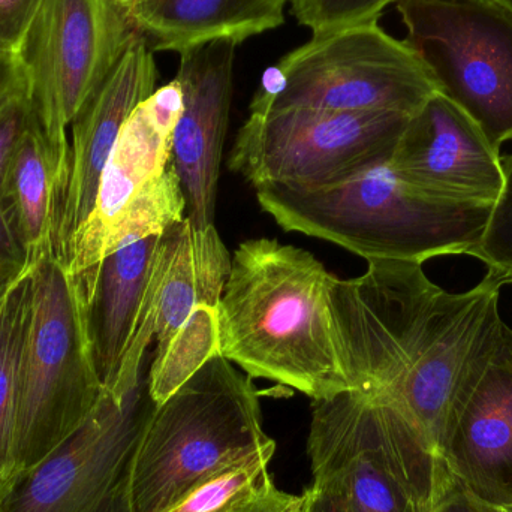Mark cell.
<instances>
[{
    "instance_id": "1",
    "label": "cell",
    "mask_w": 512,
    "mask_h": 512,
    "mask_svg": "<svg viewBox=\"0 0 512 512\" xmlns=\"http://www.w3.org/2000/svg\"><path fill=\"white\" fill-rule=\"evenodd\" d=\"M501 288L486 274L454 294L420 262L390 259L367 261L352 279L334 276L331 312L352 391L396 406L438 456L463 382L512 333L499 313Z\"/></svg>"
},
{
    "instance_id": "2",
    "label": "cell",
    "mask_w": 512,
    "mask_h": 512,
    "mask_svg": "<svg viewBox=\"0 0 512 512\" xmlns=\"http://www.w3.org/2000/svg\"><path fill=\"white\" fill-rule=\"evenodd\" d=\"M334 274L276 239L240 243L218 307L219 354L313 400L352 391L331 312Z\"/></svg>"
},
{
    "instance_id": "3",
    "label": "cell",
    "mask_w": 512,
    "mask_h": 512,
    "mask_svg": "<svg viewBox=\"0 0 512 512\" xmlns=\"http://www.w3.org/2000/svg\"><path fill=\"white\" fill-rule=\"evenodd\" d=\"M256 200L285 231L334 243L366 261L420 262L468 255L480 243L493 204L460 203L406 185L387 162L327 185H267Z\"/></svg>"
},
{
    "instance_id": "4",
    "label": "cell",
    "mask_w": 512,
    "mask_h": 512,
    "mask_svg": "<svg viewBox=\"0 0 512 512\" xmlns=\"http://www.w3.org/2000/svg\"><path fill=\"white\" fill-rule=\"evenodd\" d=\"M307 512H429L451 478L391 403L346 391L313 400Z\"/></svg>"
},
{
    "instance_id": "5",
    "label": "cell",
    "mask_w": 512,
    "mask_h": 512,
    "mask_svg": "<svg viewBox=\"0 0 512 512\" xmlns=\"http://www.w3.org/2000/svg\"><path fill=\"white\" fill-rule=\"evenodd\" d=\"M274 453L254 379L215 355L156 405L135 465V508L165 512L213 475Z\"/></svg>"
},
{
    "instance_id": "6",
    "label": "cell",
    "mask_w": 512,
    "mask_h": 512,
    "mask_svg": "<svg viewBox=\"0 0 512 512\" xmlns=\"http://www.w3.org/2000/svg\"><path fill=\"white\" fill-rule=\"evenodd\" d=\"M101 394L71 276L53 255L41 256L18 369L15 480L77 432Z\"/></svg>"
},
{
    "instance_id": "7",
    "label": "cell",
    "mask_w": 512,
    "mask_h": 512,
    "mask_svg": "<svg viewBox=\"0 0 512 512\" xmlns=\"http://www.w3.org/2000/svg\"><path fill=\"white\" fill-rule=\"evenodd\" d=\"M436 93L414 50L369 20L312 33L264 72L251 107L412 116Z\"/></svg>"
},
{
    "instance_id": "8",
    "label": "cell",
    "mask_w": 512,
    "mask_h": 512,
    "mask_svg": "<svg viewBox=\"0 0 512 512\" xmlns=\"http://www.w3.org/2000/svg\"><path fill=\"white\" fill-rule=\"evenodd\" d=\"M176 80L158 87L123 126L99 180L92 213L59 262L75 274L186 218V198L173 162L182 114Z\"/></svg>"
},
{
    "instance_id": "9",
    "label": "cell",
    "mask_w": 512,
    "mask_h": 512,
    "mask_svg": "<svg viewBox=\"0 0 512 512\" xmlns=\"http://www.w3.org/2000/svg\"><path fill=\"white\" fill-rule=\"evenodd\" d=\"M403 41L496 150L512 140V12L499 0H397Z\"/></svg>"
},
{
    "instance_id": "10",
    "label": "cell",
    "mask_w": 512,
    "mask_h": 512,
    "mask_svg": "<svg viewBox=\"0 0 512 512\" xmlns=\"http://www.w3.org/2000/svg\"><path fill=\"white\" fill-rule=\"evenodd\" d=\"M155 409L147 373L125 393L102 390L77 432L15 480L0 512H137L135 465Z\"/></svg>"
},
{
    "instance_id": "11",
    "label": "cell",
    "mask_w": 512,
    "mask_h": 512,
    "mask_svg": "<svg viewBox=\"0 0 512 512\" xmlns=\"http://www.w3.org/2000/svg\"><path fill=\"white\" fill-rule=\"evenodd\" d=\"M249 110L228 167L255 189L327 185L390 161L411 117L390 111Z\"/></svg>"
},
{
    "instance_id": "12",
    "label": "cell",
    "mask_w": 512,
    "mask_h": 512,
    "mask_svg": "<svg viewBox=\"0 0 512 512\" xmlns=\"http://www.w3.org/2000/svg\"><path fill=\"white\" fill-rule=\"evenodd\" d=\"M137 35L129 12L113 0H42L39 5L17 59L30 108L60 174L72 119Z\"/></svg>"
},
{
    "instance_id": "13",
    "label": "cell",
    "mask_w": 512,
    "mask_h": 512,
    "mask_svg": "<svg viewBox=\"0 0 512 512\" xmlns=\"http://www.w3.org/2000/svg\"><path fill=\"white\" fill-rule=\"evenodd\" d=\"M153 54L138 32L69 125L65 164L51 209L50 252L57 261L92 213L102 171L123 126L158 89Z\"/></svg>"
},
{
    "instance_id": "14",
    "label": "cell",
    "mask_w": 512,
    "mask_h": 512,
    "mask_svg": "<svg viewBox=\"0 0 512 512\" xmlns=\"http://www.w3.org/2000/svg\"><path fill=\"white\" fill-rule=\"evenodd\" d=\"M438 456L471 498L512 510V333L463 382Z\"/></svg>"
},
{
    "instance_id": "15",
    "label": "cell",
    "mask_w": 512,
    "mask_h": 512,
    "mask_svg": "<svg viewBox=\"0 0 512 512\" xmlns=\"http://www.w3.org/2000/svg\"><path fill=\"white\" fill-rule=\"evenodd\" d=\"M501 159L477 123L436 93L409 117L388 165L432 197L495 204L504 186Z\"/></svg>"
},
{
    "instance_id": "16",
    "label": "cell",
    "mask_w": 512,
    "mask_h": 512,
    "mask_svg": "<svg viewBox=\"0 0 512 512\" xmlns=\"http://www.w3.org/2000/svg\"><path fill=\"white\" fill-rule=\"evenodd\" d=\"M237 44L210 42L180 54L174 80L182 114L173 135V162L186 198V218L198 230L215 225L222 153L230 123Z\"/></svg>"
},
{
    "instance_id": "17",
    "label": "cell",
    "mask_w": 512,
    "mask_h": 512,
    "mask_svg": "<svg viewBox=\"0 0 512 512\" xmlns=\"http://www.w3.org/2000/svg\"><path fill=\"white\" fill-rule=\"evenodd\" d=\"M161 234L119 249L69 274L80 301L90 355L102 390H111L141 324Z\"/></svg>"
},
{
    "instance_id": "18",
    "label": "cell",
    "mask_w": 512,
    "mask_h": 512,
    "mask_svg": "<svg viewBox=\"0 0 512 512\" xmlns=\"http://www.w3.org/2000/svg\"><path fill=\"white\" fill-rule=\"evenodd\" d=\"M231 255L215 225L198 230L188 218L161 234L155 268V340L159 355L198 306L218 307Z\"/></svg>"
},
{
    "instance_id": "19",
    "label": "cell",
    "mask_w": 512,
    "mask_h": 512,
    "mask_svg": "<svg viewBox=\"0 0 512 512\" xmlns=\"http://www.w3.org/2000/svg\"><path fill=\"white\" fill-rule=\"evenodd\" d=\"M291 0H137L129 17L153 53L216 41L240 45L283 26Z\"/></svg>"
},
{
    "instance_id": "20",
    "label": "cell",
    "mask_w": 512,
    "mask_h": 512,
    "mask_svg": "<svg viewBox=\"0 0 512 512\" xmlns=\"http://www.w3.org/2000/svg\"><path fill=\"white\" fill-rule=\"evenodd\" d=\"M60 164L32 113L2 180V203L30 261L51 254V209Z\"/></svg>"
},
{
    "instance_id": "21",
    "label": "cell",
    "mask_w": 512,
    "mask_h": 512,
    "mask_svg": "<svg viewBox=\"0 0 512 512\" xmlns=\"http://www.w3.org/2000/svg\"><path fill=\"white\" fill-rule=\"evenodd\" d=\"M33 264L14 277L0 295V502L15 480L18 369L26 331Z\"/></svg>"
},
{
    "instance_id": "22",
    "label": "cell",
    "mask_w": 512,
    "mask_h": 512,
    "mask_svg": "<svg viewBox=\"0 0 512 512\" xmlns=\"http://www.w3.org/2000/svg\"><path fill=\"white\" fill-rule=\"evenodd\" d=\"M219 354L218 310L198 306L167 348L153 355L147 372L149 393L156 405L176 393L206 361Z\"/></svg>"
},
{
    "instance_id": "23",
    "label": "cell",
    "mask_w": 512,
    "mask_h": 512,
    "mask_svg": "<svg viewBox=\"0 0 512 512\" xmlns=\"http://www.w3.org/2000/svg\"><path fill=\"white\" fill-rule=\"evenodd\" d=\"M270 462L271 459L262 457L225 469L198 484L165 512H240L261 495L271 480Z\"/></svg>"
},
{
    "instance_id": "24",
    "label": "cell",
    "mask_w": 512,
    "mask_h": 512,
    "mask_svg": "<svg viewBox=\"0 0 512 512\" xmlns=\"http://www.w3.org/2000/svg\"><path fill=\"white\" fill-rule=\"evenodd\" d=\"M501 161L504 186L493 204L480 243L468 255L483 261L487 274L504 286L512 283V153Z\"/></svg>"
},
{
    "instance_id": "25",
    "label": "cell",
    "mask_w": 512,
    "mask_h": 512,
    "mask_svg": "<svg viewBox=\"0 0 512 512\" xmlns=\"http://www.w3.org/2000/svg\"><path fill=\"white\" fill-rule=\"evenodd\" d=\"M396 0H291V11L300 26L312 33L379 20Z\"/></svg>"
},
{
    "instance_id": "26",
    "label": "cell",
    "mask_w": 512,
    "mask_h": 512,
    "mask_svg": "<svg viewBox=\"0 0 512 512\" xmlns=\"http://www.w3.org/2000/svg\"><path fill=\"white\" fill-rule=\"evenodd\" d=\"M42 0H0V57H17Z\"/></svg>"
},
{
    "instance_id": "27",
    "label": "cell",
    "mask_w": 512,
    "mask_h": 512,
    "mask_svg": "<svg viewBox=\"0 0 512 512\" xmlns=\"http://www.w3.org/2000/svg\"><path fill=\"white\" fill-rule=\"evenodd\" d=\"M32 264L26 249L23 248L14 228H12L11 221L3 209L2 198H0V271L17 276Z\"/></svg>"
},
{
    "instance_id": "28",
    "label": "cell",
    "mask_w": 512,
    "mask_h": 512,
    "mask_svg": "<svg viewBox=\"0 0 512 512\" xmlns=\"http://www.w3.org/2000/svg\"><path fill=\"white\" fill-rule=\"evenodd\" d=\"M429 512H502L481 504L463 492L453 480L447 484L436 504Z\"/></svg>"
},
{
    "instance_id": "29",
    "label": "cell",
    "mask_w": 512,
    "mask_h": 512,
    "mask_svg": "<svg viewBox=\"0 0 512 512\" xmlns=\"http://www.w3.org/2000/svg\"><path fill=\"white\" fill-rule=\"evenodd\" d=\"M264 512H307L306 498L282 492L273 483L267 492Z\"/></svg>"
},
{
    "instance_id": "30",
    "label": "cell",
    "mask_w": 512,
    "mask_h": 512,
    "mask_svg": "<svg viewBox=\"0 0 512 512\" xmlns=\"http://www.w3.org/2000/svg\"><path fill=\"white\" fill-rule=\"evenodd\" d=\"M271 484H273V480L268 481V484L265 486V489L262 490L261 495H259L252 504H249L248 507L243 508L240 512H264L265 502H267V492L268 489H270Z\"/></svg>"
},
{
    "instance_id": "31",
    "label": "cell",
    "mask_w": 512,
    "mask_h": 512,
    "mask_svg": "<svg viewBox=\"0 0 512 512\" xmlns=\"http://www.w3.org/2000/svg\"><path fill=\"white\" fill-rule=\"evenodd\" d=\"M17 276H11V274L2 273V271H0V295H2V292L5 291L6 286L11 283V280Z\"/></svg>"
},
{
    "instance_id": "32",
    "label": "cell",
    "mask_w": 512,
    "mask_h": 512,
    "mask_svg": "<svg viewBox=\"0 0 512 512\" xmlns=\"http://www.w3.org/2000/svg\"><path fill=\"white\" fill-rule=\"evenodd\" d=\"M114 3H117V5L122 6L123 9H126V11H129V9L132 8V5H134L137 0H113Z\"/></svg>"
},
{
    "instance_id": "33",
    "label": "cell",
    "mask_w": 512,
    "mask_h": 512,
    "mask_svg": "<svg viewBox=\"0 0 512 512\" xmlns=\"http://www.w3.org/2000/svg\"><path fill=\"white\" fill-rule=\"evenodd\" d=\"M499 2H501L502 5L507 6V8L512 12V0H499Z\"/></svg>"
},
{
    "instance_id": "34",
    "label": "cell",
    "mask_w": 512,
    "mask_h": 512,
    "mask_svg": "<svg viewBox=\"0 0 512 512\" xmlns=\"http://www.w3.org/2000/svg\"><path fill=\"white\" fill-rule=\"evenodd\" d=\"M502 512H512V510H508V511H502Z\"/></svg>"
},
{
    "instance_id": "35",
    "label": "cell",
    "mask_w": 512,
    "mask_h": 512,
    "mask_svg": "<svg viewBox=\"0 0 512 512\" xmlns=\"http://www.w3.org/2000/svg\"><path fill=\"white\" fill-rule=\"evenodd\" d=\"M396 2H397V0H396Z\"/></svg>"
}]
</instances>
